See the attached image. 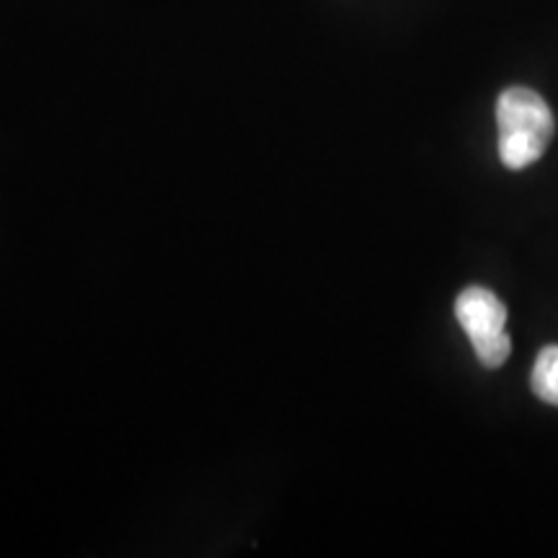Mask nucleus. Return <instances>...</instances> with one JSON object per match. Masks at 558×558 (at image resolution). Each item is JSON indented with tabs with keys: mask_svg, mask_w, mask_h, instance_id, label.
I'll list each match as a JSON object with an SVG mask.
<instances>
[{
	"mask_svg": "<svg viewBox=\"0 0 558 558\" xmlns=\"http://www.w3.org/2000/svg\"><path fill=\"white\" fill-rule=\"evenodd\" d=\"M499 158L507 169L522 171L541 160L556 135L550 107L533 88L512 86L497 101Z\"/></svg>",
	"mask_w": 558,
	"mask_h": 558,
	"instance_id": "obj_1",
	"label": "nucleus"
},
{
	"mask_svg": "<svg viewBox=\"0 0 558 558\" xmlns=\"http://www.w3.org/2000/svg\"><path fill=\"white\" fill-rule=\"evenodd\" d=\"M456 318L460 329L469 333L473 352L488 369H497L512 352V339L507 333L505 303L486 288H469L456 300Z\"/></svg>",
	"mask_w": 558,
	"mask_h": 558,
	"instance_id": "obj_2",
	"label": "nucleus"
},
{
	"mask_svg": "<svg viewBox=\"0 0 558 558\" xmlns=\"http://www.w3.org/2000/svg\"><path fill=\"white\" fill-rule=\"evenodd\" d=\"M530 386L541 401L558 407V344L543 347L530 375Z\"/></svg>",
	"mask_w": 558,
	"mask_h": 558,
	"instance_id": "obj_3",
	"label": "nucleus"
}]
</instances>
